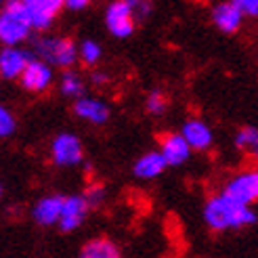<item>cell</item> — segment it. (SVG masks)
<instances>
[{
  "instance_id": "1",
  "label": "cell",
  "mask_w": 258,
  "mask_h": 258,
  "mask_svg": "<svg viewBox=\"0 0 258 258\" xmlns=\"http://www.w3.org/2000/svg\"><path fill=\"white\" fill-rule=\"evenodd\" d=\"M204 221L212 231H237L254 225L256 212L248 204H241L227 193H218L204 204Z\"/></svg>"
},
{
  "instance_id": "2",
  "label": "cell",
  "mask_w": 258,
  "mask_h": 258,
  "mask_svg": "<svg viewBox=\"0 0 258 258\" xmlns=\"http://www.w3.org/2000/svg\"><path fill=\"white\" fill-rule=\"evenodd\" d=\"M34 32L23 0H9L0 11V44L21 46Z\"/></svg>"
},
{
  "instance_id": "3",
  "label": "cell",
  "mask_w": 258,
  "mask_h": 258,
  "mask_svg": "<svg viewBox=\"0 0 258 258\" xmlns=\"http://www.w3.org/2000/svg\"><path fill=\"white\" fill-rule=\"evenodd\" d=\"M34 55L61 70H70L78 61V46L66 36H40L34 40Z\"/></svg>"
},
{
  "instance_id": "4",
  "label": "cell",
  "mask_w": 258,
  "mask_h": 258,
  "mask_svg": "<svg viewBox=\"0 0 258 258\" xmlns=\"http://www.w3.org/2000/svg\"><path fill=\"white\" fill-rule=\"evenodd\" d=\"M50 160L59 168H74L84 160L82 141L72 133H61L50 143Z\"/></svg>"
},
{
  "instance_id": "5",
  "label": "cell",
  "mask_w": 258,
  "mask_h": 258,
  "mask_svg": "<svg viewBox=\"0 0 258 258\" xmlns=\"http://www.w3.org/2000/svg\"><path fill=\"white\" fill-rule=\"evenodd\" d=\"M105 25L113 38H128L133 36L137 17L128 5V0H113L105 9Z\"/></svg>"
},
{
  "instance_id": "6",
  "label": "cell",
  "mask_w": 258,
  "mask_h": 258,
  "mask_svg": "<svg viewBox=\"0 0 258 258\" xmlns=\"http://www.w3.org/2000/svg\"><path fill=\"white\" fill-rule=\"evenodd\" d=\"M223 193H227V196H231L241 204H248V206L256 204L258 202V166L233 174L225 183Z\"/></svg>"
},
{
  "instance_id": "7",
  "label": "cell",
  "mask_w": 258,
  "mask_h": 258,
  "mask_svg": "<svg viewBox=\"0 0 258 258\" xmlns=\"http://www.w3.org/2000/svg\"><path fill=\"white\" fill-rule=\"evenodd\" d=\"M53 80H55L53 66L46 63L44 59H40V57H32L28 68L23 70L21 78H19L21 86L28 90V93H34V95L46 93V90L53 86Z\"/></svg>"
},
{
  "instance_id": "8",
  "label": "cell",
  "mask_w": 258,
  "mask_h": 258,
  "mask_svg": "<svg viewBox=\"0 0 258 258\" xmlns=\"http://www.w3.org/2000/svg\"><path fill=\"white\" fill-rule=\"evenodd\" d=\"M23 7L28 11L34 30L44 32L66 9V0H23Z\"/></svg>"
},
{
  "instance_id": "9",
  "label": "cell",
  "mask_w": 258,
  "mask_h": 258,
  "mask_svg": "<svg viewBox=\"0 0 258 258\" xmlns=\"http://www.w3.org/2000/svg\"><path fill=\"white\" fill-rule=\"evenodd\" d=\"M93 206L88 204L86 196H70L63 200V208H61V216H59V229L63 233H72V231L80 229L82 223L86 221L88 210Z\"/></svg>"
},
{
  "instance_id": "10",
  "label": "cell",
  "mask_w": 258,
  "mask_h": 258,
  "mask_svg": "<svg viewBox=\"0 0 258 258\" xmlns=\"http://www.w3.org/2000/svg\"><path fill=\"white\" fill-rule=\"evenodd\" d=\"M30 59L32 55L19 46H3L0 48V78L19 80Z\"/></svg>"
},
{
  "instance_id": "11",
  "label": "cell",
  "mask_w": 258,
  "mask_h": 258,
  "mask_svg": "<svg viewBox=\"0 0 258 258\" xmlns=\"http://www.w3.org/2000/svg\"><path fill=\"white\" fill-rule=\"evenodd\" d=\"M160 151L166 164L176 168V166H183L189 160L193 149L187 143V139L183 137V133H168L160 139Z\"/></svg>"
},
{
  "instance_id": "12",
  "label": "cell",
  "mask_w": 258,
  "mask_h": 258,
  "mask_svg": "<svg viewBox=\"0 0 258 258\" xmlns=\"http://www.w3.org/2000/svg\"><path fill=\"white\" fill-rule=\"evenodd\" d=\"M74 113L78 115L80 120L88 122V124H95V126H101V124H105L109 120V105L105 101H101L97 97H80V99H76L74 103Z\"/></svg>"
},
{
  "instance_id": "13",
  "label": "cell",
  "mask_w": 258,
  "mask_h": 258,
  "mask_svg": "<svg viewBox=\"0 0 258 258\" xmlns=\"http://www.w3.org/2000/svg\"><path fill=\"white\" fill-rule=\"evenodd\" d=\"M212 21L223 34H235L243 23V13L235 7L233 0H227L212 9Z\"/></svg>"
},
{
  "instance_id": "14",
  "label": "cell",
  "mask_w": 258,
  "mask_h": 258,
  "mask_svg": "<svg viewBox=\"0 0 258 258\" xmlns=\"http://www.w3.org/2000/svg\"><path fill=\"white\" fill-rule=\"evenodd\" d=\"M180 133H183V137L187 139V143L191 145L193 151H206V149L212 147L214 133L204 120H198V118L187 120L183 124V131Z\"/></svg>"
},
{
  "instance_id": "15",
  "label": "cell",
  "mask_w": 258,
  "mask_h": 258,
  "mask_svg": "<svg viewBox=\"0 0 258 258\" xmlns=\"http://www.w3.org/2000/svg\"><path fill=\"white\" fill-rule=\"evenodd\" d=\"M63 200H66V198H61V196H44V198H40L34 204V208H32L34 221L38 225H42V227L59 225Z\"/></svg>"
},
{
  "instance_id": "16",
  "label": "cell",
  "mask_w": 258,
  "mask_h": 258,
  "mask_svg": "<svg viewBox=\"0 0 258 258\" xmlns=\"http://www.w3.org/2000/svg\"><path fill=\"white\" fill-rule=\"evenodd\" d=\"M166 168H168V164H166L162 151H149V153H145L143 158L137 160L133 170H135L137 178L151 180V178H158Z\"/></svg>"
},
{
  "instance_id": "17",
  "label": "cell",
  "mask_w": 258,
  "mask_h": 258,
  "mask_svg": "<svg viewBox=\"0 0 258 258\" xmlns=\"http://www.w3.org/2000/svg\"><path fill=\"white\" fill-rule=\"evenodd\" d=\"M78 258H122V252L107 237H95L80 250Z\"/></svg>"
},
{
  "instance_id": "18",
  "label": "cell",
  "mask_w": 258,
  "mask_h": 258,
  "mask_svg": "<svg viewBox=\"0 0 258 258\" xmlns=\"http://www.w3.org/2000/svg\"><path fill=\"white\" fill-rule=\"evenodd\" d=\"M59 90H61V95L68 97V99H80V97H84L86 82L78 72H74L70 68V70L63 72V76L59 78Z\"/></svg>"
},
{
  "instance_id": "19",
  "label": "cell",
  "mask_w": 258,
  "mask_h": 258,
  "mask_svg": "<svg viewBox=\"0 0 258 258\" xmlns=\"http://www.w3.org/2000/svg\"><path fill=\"white\" fill-rule=\"evenodd\" d=\"M235 145L246 153H250V156L258 162V128H254V126L239 128V133L235 135Z\"/></svg>"
},
{
  "instance_id": "20",
  "label": "cell",
  "mask_w": 258,
  "mask_h": 258,
  "mask_svg": "<svg viewBox=\"0 0 258 258\" xmlns=\"http://www.w3.org/2000/svg\"><path fill=\"white\" fill-rule=\"evenodd\" d=\"M103 57V48L99 42L95 40H84L80 46H78V61L86 68H93L101 61Z\"/></svg>"
},
{
  "instance_id": "21",
  "label": "cell",
  "mask_w": 258,
  "mask_h": 258,
  "mask_svg": "<svg viewBox=\"0 0 258 258\" xmlns=\"http://www.w3.org/2000/svg\"><path fill=\"white\" fill-rule=\"evenodd\" d=\"M145 109L151 113V115H162L166 109H168V99L162 90H151L145 99Z\"/></svg>"
},
{
  "instance_id": "22",
  "label": "cell",
  "mask_w": 258,
  "mask_h": 258,
  "mask_svg": "<svg viewBox=\"0 0 258 258\" xmlns=\"http://www.w3.org/2000/svg\"><path fill=\"white\" fill-rule=\"evenodd\" d=\"M15 128H17V120L13 115V111L5 105H0V139L11 137L15 133Z\"/></svg>"
},
{
  "instance_id": "23",
  "label": "cell",
  "mask_w": 258,
  "mask_h": 258,
  "mask_svg": "<svg viewBox=\"0 0 258 258\" xmlns=\"http://www.w3.org/2000/svg\"><path fill=\"white\" fill-rule=\"evenodd\" d=\"M128 5H131L133 13H135V17L137 21H143L151 15V9H153V3L151 0H128Z\"/></svg>"
},
{
  "instance_id": "24",
  "label": "cell",
  "mask_w": 258,
  "mask_h": 258,
  "mask_svg": "<svg viewBox=\"0 0 258 258\" xmlns=\"http://www.w3.org/2000/svg\"><path fill=\"white\" fill-rule=\"evenodd\" d=\"M243 17H258V0H233Z\"/></svg>"
},
{
  "instance_id": "25",
  "label": "cell",
  "mask_w": 258,
  "mask_h": 258,
  "mask_svg": "<svg viewBox=\"0 0 258 258\" xmlns=\"http://www.w3.org/2000/svg\"><path fill=\"white\" fill-rule=\"evenodd\" d=\"M84 196H86L88 204L95 208V206H101L103 200H105V189H103V187H90V189H86Z\"/></svg>"
},
{
  "instance_id": "26",
  "label": "cell",
  "mask_w": 258,
  "mask_h": 258,
  "mask_svg": "<svg viewBox=\"0 0 258 258\" xmlns=\"http://www.w3.org/2000/svg\"><path fill=\"white\" fill-rule=\"evenodd\" d=\"M90 5V0H66V7L72 11H82Z\"/></svg>"
},
{
  "instance_id": "27",
  "label": "cell",
  "mask_w": 258,
  "mask_h": 258,
  "mask_svg": "<svg viewBox=\"0 0 258 258\" xmlns=\"http://www.w3.org/2000/svg\"><path fill=\"white\" fill-rule=\"evenodd\" d=\"M90 82H93V84H97V86H103V84L107 82V76L103 74V72H95L93 76H90Z\"/></svg>"
},
{
  "instance_id": "28",
  "label": "cell",
  "mask_w": 258,
  "mask_h": 258,
  "mask_svg": "<svg viewBox=\"0 0 258 258\" xmlns=\"http://www.w3.org/2000/svg\"><path fill=\"white\" fill-rule=\"evenodd\" d=\"M7 5V0H0V11H3V7Z\"/></svg>"
},
{
  "instance_id": "29",
  "label": "cell",
  "mask_w": 258,
  "mask_h": 258,
  "mask_svg": "<svg viewBox=\"0 0 258 258\" xmlns=\"http://www.w3.org/2000/svg\"><path fill=\"white\" fill-rule=\"evenodd\" d=\"M0 198H3V185H0Z\"/></svg>"
}]
</instances>
